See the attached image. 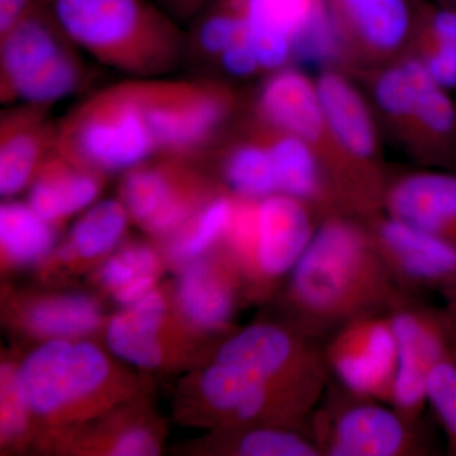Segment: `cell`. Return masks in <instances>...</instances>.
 Instances as JSON below:
<instances>
[{
	"instance_id": "1",
	"label": "cell",
	"mask_w": 456,
	"mask_h": 456,
	"mask_svg": "<svg viewBox=\"0 0 456 456\" xmlns=\"http://www.w3.org/2000/svg\"><path fill=\"white\" fill-rule=\"evenodd\" d=\"M410 298L375 250L364 221L344 216L320 222L284 292L289 325L318 341Z\"/></svg>"
},
{
	"instance_id": "2",
	"label": "cell",
	"mask_w": 456,
	"mask_h": 456,
	"mask_svg": "<svg viewBox=\"0 0 456 456\" xmlns=\"http://www.w3.org/2000/svg\"><path fill=\"white\" fill-rule=\"evenodd\" d=\"M56 22L84 53L134 79L178 68L188 37L150 0H44Z\"/></svg>"
},
{
	"instance_id": "3",
	"label": "cell",
	"mask_w": 456,
	"mask_h": 456,
	"mask_svg": "<svg viewBox=\"0 0 456 456\" xmlns=\"http://www.w3.org/2000/svg\"><path fill=\"white\" fill-rule=\"evenodd\" d=\"M380 131L422 167L456 171V103L415 56L356 74Z\"/></svg>"
},
{
	"instance_id": "4",
	"label": "cell",
	"mask_w": 456,
	"mask_h": 456,
	"mask_svg": "<svg viewBox=\"0 0 456 456\" xmlns=\"http://www.w3.org/2000/svg\"><path fill=\"white\" fill-rule=\"evenodd\" d=\"M253 118L305 140L325 173L338 215L370 217L383 212L384 191L356 173L332 139L318 97L316 80L288 66L268 74L255 97Z\"/></svg>"
},
{
	"instance_id": "5",
	"label": "cell",
	"mask_w": 456,
	"mask_h": 456,
	"mask_svg": "<svg viewBox=\"0 0 456 456\" xmlns=\"http://www.w3.org/2000/svg\"><path fill=\"white\" fill-rule=\"evenodd\" d=\"M82 50L56 22L44 0L0 37L3 104L50 107L88 82Z\"/></svg>"
},
{
	"instance_id": "6",
	"label": "cell",
	"mask_w": 456,
	"mask_h": 456,
	"mask_svg": "<svg viewBox=\"0 0 456 456\" xmlns=\"http://www.w3.org/2000/svg\"><path fill=\"white\" fill-rule=\"evenodd\" d=\"M55 150L104 175L156 158L134 79L98 90L57 121Z\"/></svg>"
},
{
	"instance_id": "7",
	"label": "cell",
	"mask_w": 456,
	"mask_h": 456,
	"mask_svg": "<svg viewBox=\"0 0 456 456\" xmlns=\"http://www.w3.org/2000/svg\"><path fill=\"white\" fill-rule=\"evenodd\" d=\"M320 222L307 204L287 194L237 198L224 245L235 260L242 287L259 297L272 293L301 259Z\"/></svg>"
},
{
	"instance_id": "8",
	"label": "cell",
	"mask_w": 456,
	"mask_h": 456,
	"mask_svg": "<svg viewBox=\"0 0 456 456\" xmlns=\"http://www.w3.org/2000/svg\"><path fill=\"white\" fill-rule=\"evenodd\" d=\"M134 82L158 156L202 154L239 112V94L226 83L161 77Z\"/></svg>"
},
{
	"instance_id": "9",
	"label": "cell",
	"mask_w": 456,
	"mask_h": 456,
	"mask_svg": "<svg viewBox=\"0 0 456 456\" xmlns=\"http://www.w3.org/2000/svg\"><path fill=\"white\" fill-rule=\"evenodd\" d=\"M345 392L346 395H335L322 408L318 404L311 415L310 436L322 456L430 454L419 422L391 404Z\"/></svg>"
},
{
	"instance_id": "10",
	"label": "cell",
	"mask_w": 456,
	"mask_h": 456,
	"mask_svg": "<svg viewBox=\"0 0 456 456\" xmlns=\"http://www.w3.org/2000/svg\"><path fill=\"white\" fill-rule=\"evenodd\" d=\"M215 360L244 368L281 391L317 403L331 377L321 341L289 323L260 322L246 327L221 345Z\"/></svg>"
},
{
	"instance_id": "11",
	"label": "cell",
	"mask_w": 456,
	"mask_h": 456,
	"mask_svg": "<svg viewBox=\"0 0 456 456\" xmlns=\"http://www.w3.org/2000/svg\"><path fill=\"white\" fill-rule=\"evenodd\" d=\"M422 0H325L338 66L355 75L408 55Z\"/></svg>"
},
{
	"instance_id": "12",
	"label": "cell",
	"mask_w": 456,
	"mask_h": 456,
	"mask_svg": "<svg viewBox=\"0 0 456 456\" xmlns=\"http://www.w3.org/2000/svg\"><path fill=\"white\" fill-rule=\"evenodd\" d=\"M191 159L158 156L126 171L119 193L141 227L152 235H174L221 187L206 178Z\"/></svg>"
},
{
	"instance_id": "13",
	"label": "cell",
	"mask_w": 456,
	"mask_h": 456,
	"mask_svg": "<svg viewBox=\"0 0 456 456\" xmlns=\"http://www.w3.org/2000/svg\"><path fill=\"white\" fill-rule=\"evenodd\" d=\"M398 369L392 406L413 422L428 406V378L437 365L456 362V342L445 310L413 301L399 303L389 311Z\"/></svg>"
},
{
	"instance_id": "14",
	"label": "cell",
	"mask_w": 456,
	"mask_h": 456,
	"mask_svg": "<svg viewBox=\"0 0 456 456\" xmlns=\"http://www.w3.org/2000/svg\"><path fill=\"white\" fill-rule=\"evenodd\" d=\"M322 347L330 373L341 387L392 406L398 351L389 312L365 314L345 323Z\"/></svg>"
},
{
	"instance_id": "15",
	"label": "cell",
	"mask_w": 456,
	"mask_h": 456,
	"mask_svg": "<svg viewBox=\"0 0 456 456\" xmlns=\"http://www.w3.org/2000/svg\"><path fill=\"white\" fill-rule=\"evenodd\" d=\"M110 367L103 351L89 342L53 338L20 367L33 413L51 416L89 398L106 384Z\"/></svg>"
},
{
	"instance_id": "16",
	"label": "cell",
	"mask_w": 456,
	"mask_h": 456,
	"mask_svg": "<svg viewBox=\"0 0 456 456\" xmlns=\"http://www.w3.org/2000/svg\"><path fill=\"white\" fill-rule=\"evenodd\" d=\"M318 97L332 139L345 160L371 185L386 191L380 127L367 94L340 66H323L316 79Z\"/></svg>"
},
{
	"instance_id": "17",
	"label": "cell",
	"mask_w": 456,
	"mask_h": 456,
	"mask_svg": "<svg viewBox=\"0 0 456 456\" xmlns=\"http://www.w3.org/2000/svg\"><path fill=\"white\" fill-rule=\"evenodd\" d=\"M371 241L395 283L413 296L419 289L456 284V248L428 231L386 212L364 218Z\"/></svg>"
},
{
	"instance_id": "18",
	"label": "cell",
	"mask_w": 456,
	"mask_h": 456,
	"mask_svg": "<svg viewBox=\"0 0 456 456\" xmlns=\"http://www.w3.org/2000/svg\"><path fill=\"white\" fill-rule=\"evenodd\" d=\"M383 212L456 248V171L422 167L389 174Z\"/></svg>"
},
{
	"instance_id": "19",
	"label": "cell",
	"mask_w": 456,
	"mask_h": 456,
	"mask_svg": "<svg viewBox=\"0 0 456 456\" xmlns=\"http://www.w3.org/2000/svg\"><path fill=\"white\" fill-rule=\"evenodd\" d=\"M50 107L16 104L0 118V194L17 196L31 185L56 146Z\"/></svg>"
},
{
	"instance_id": "20",
	"label": "cell",
	"mask_w": 456,
	"mask_h": 456,
	"mask_svg": "<svg viewBox=\"0 0 456 456\" xmlns=\"http://www.w3.org/2000/svg\"><path fill=\"white\" fill-rule=\"evenodd\" d=\"M241 288L235 260L222 242V250L215 257L191 261L180 275V310L200 330L224 329L232 317Z\"/></svg>"
},
{
	"instance_id": "21",
	"label": "cell",
	"mask_w": 456,
	"mask_h": 456,
	"mask_svg": "<svg viewBox=\"0 0 456 456\" xmlns=\"http://www.w3.org/2000/svg\"><path fill=\"white\" fill-rule=\"evenodd\" d=\"M272 155L278 193L307 204L321 221L338 216L325 173L312 147L296 134L274 130L251 119Z\"/></svg>"
},
{
	"instance_id": "22",
	"label": "cell",
	"mask_w": 456,
	"mask_h": 456,
	"mask_svg": "<svg viewBox=\"0 0 456 456\" xmlns=\"http://www.w3.org/2000/svg\"><path fill=\"white\" fill-rule=\"evenodd\" d=\"M103 184L104 174L75 164L53 150L29 185L28 204L56 224L94 204Z\"/></svg>"
},
{
	"instance_id": "23",
	"label": "cell",
	"mask_w": 456,
	"mask_h": 456,
	"mask_svg": "<svg viewBox=\"0 0 456 456\" xmlns=\"http://www.w3.org/2000/svg\"><path fill=\"white\" fill-rule=\"evenodd\" d=\"M167 311V302L160 293H147L110 320L108 347L117 358L136 367L158 368L164 360L160 331Z\"/></svg>"
},
{
	"instance_id": "24",
	"label": "cell",
	"mask_w": 456,
	"mask_h": 456,
	"mask_svg": "<svg viewBox=\"0 0 456 456\" xmlns=\"http://www.w3.org/2000/svg\"><path fill=\"white\" fill-rule=\"evenodd\" d=\"M411 55L443 88L456 92V11L435 0H422Z\"/></svg>"
},
{
	"instance_id": "25",
	"label": "cell",
	"mask_w": 456,
	"mask_h": 456,
	"mask_svg": "<svg viewBox=\"0 0 456 456\" xmlns=\"http://www.w3.org/2000/svg\"><path fill=\"white\" fill-rule=\"evenodd\" d=\"M220 170L224 187L236 197L261 200L278 193L272 155L251 126L241 139L224 147Z\"/></svg>"
},
{
	"instance_id": "26",
	"label": "cell",
	"mask_w": 456,
	"mask_h": 456,
	"mask_svg": "<svg viewBox=\"0 0 456 456\" xmlns=\"http://www.w3.org/2000/svg\"><path fill=\"white\" fill-rule=\"evenodd\" d=\"M55 240V224L28 203L5 202L0 207V242L3 253L13 263H36L53 250Z\"/></svg>"
},
{
	"instance_id": "27",
	"label": "cell",
	"mask_w": 456,
	"mask_h": 456,
	"mask_svg": "<svg viewBox=\"0 0 456 456\" xmlns=\"http://www.w3.org/2000/svg\"><path fill=\"white\" fill-rule=\"evenodd\" d=\"M131 216L122 200L92 204L74 224L68 244L59 251L62 259H93L112 250L125 235Z\"/></svg>"
},
{
	"instance_id": "28",
	"label": "cell",
	"mask_w": 456,
	"mask_h": 456,
	"mask_svg": "<svg viewBox=\"0 0 456 456\" xmlns=\"http://www.w3.org/2000/svg\"><path fill=\"white\" fill-rule=\"evenodd\" d=\"M237 198L226 187L218 189L196 215L174 233L176 239L171 245V255L180 261L194 260L222 244L235 215Z\"/></svg>"
},
{
	"instance_id": "29",
	"label": "cell",
	"mask_w": 456,
	"mask_h": 456,
	"mask_svg": "<svg viewBox=\"0 0 456 456\" xmlns=\"http://www.w3.org/2000/svg\"><path fill=\"white\" fill-rule=\"evenodd\" d=\"M101 320L98 303L82 294L44 299L32 305L26 314L28 329L36 335L50 338L89 334L97 329Z\"/></svg>"
},
{
	"instance_id": "30",
	"label": "cell",
	"mask_w": 456,
	"mask_h": 456,
	"mask_svg": "<svg viewBox=\"0 0 456 456\" xmlns=\"http://www.w3.org/2000/svg\"><path fill=\"white\" fill-rule=\"evenodd\" d=\"M245 18L251 32L297 38L326 13L325 0H230Z\"/></svg>"
},
{
	"instance_id": "31",
	"label": "cell",
	"mask_w": 456,
	"mask_h": 456,
	"mask_svg": "<svg viewBox=\"0 0 456 456\" xmlns=\"http://www.w3.org/2000/svg\"><path fill=\"white\" fill-rule=\"evenodd\" d=\"M159 272L160 260L155 250L146 245H132L104 263L101 281L117 302L130 305L154 290Z\"/></svg>"
},
{
	"instance_id": "32",
	"label": "cell",
	"mask_w": 456,
	"mask_h": 456,
	"mask_svg": "<svg viewBox=\"0 0 456 456\" xmlns=\"http://www.w3.org/2000/svg\"><path fill=\"white\" fill-rule=\"evenodd\" d=\"M236 431L227 448L239 456H322L310 435L279 426L230 428Z\"/></svg>"
},
{
	"instance_id": "33",
	"label": "cell",
	"mask_w": 456,
	"mask_h": 456,
	"mask_svg": "<svg viewBox=\"0 0 456 456\" xmlns=\"http://www.w3.org/2000/svg\"><path fill=\"white\" fill-rule=\"evenodd\" d=\"M246 33L245 18L230 2L218 0L198 20L191 44L204 59L215 61Z\"/></svg>"
},
{
	"instance_id": "34",
	"label": "cell",
	"mask_w": 456,
	"mask_h": 456,
	"mask_svg": "<svg viewBox=\"0 0 456 456\" xmlns=\"http://www.w3.org/2000/svg\"><path fill=\"white\" fill-rule=\"evenodd\" d=\"M0 431L2 440L17 439L26 431L29 408L23 388L20 368L3 364L0 370Z\"/></svg>"
},
{
	"instance_id": "35",
	"label": "cell",
	"mask_w": 456,
	"mask_h": 456,
	"mask_svg": "<svg viewBox=\"0 0 456 456\" xmlns=\"http://www.w3.org/2000/svg\"><path fill=\"white\" fill-rule=\"evenodd\" d=\"M428 404L439 417L449 452L456 456V362H441L432 370L428 384Z\"/></svg>"
},
{
	"instance_id": "36",
	"label": "cell",
	"mask_w": 456,
	"mask_h": 456,
	"mask_svg": "<svg viewBox=\"0 0 456 456\" xmlns=\"http://www.w3.org/2000/svg\"><path fill=\"white\" fill-rule=\"evenodd\" d=\"M216 62L228 77L235 79H251L264 74L257 57L246 38V33L244 37L231 45Z\"/></svg>"
},
{
	"instance_id": "37",
	"label": "cell",
	"mask_w": 456,
	"mask_h": 456,
	"mask_svg": "<svg viewBox=\"0 0 456 456\" xmlns=\"http://www.w3.org/2000/svg\"><path fill=\"white\" fill-rule=\"evenodd\" d=\"M159 454V444L154 435L142 428L122 432L114 441L110 455L146 456Z\"/></svg>"
},
{
	"instance_id": "38",
	"label": "cell",
	"mask_w": 456,
	"mask_h": 456,
	"mask_svg": "<svg viewBox=\"0 0 456 456\" xmlns=\"http://www.w3.org/2000/svg\"><path fill=\"white\" fill-rule=\"evenodd\" d=\"M36 3L37 0H0V37L16 27Z\"/></svg>"
},
{
	"instance_id": "39",
	"label": "cell",
	"mask_w": 456,
	"mask_h": 456,
	"mask_svg": "<svg viewBox=\"0 0 456 456\" xmlns=\"http://www.w3.org/2000/svg\"><path fill=\"white\" fill-rule=\"evenodd\" d=\"M160 7L174 20H187L200 13L209 0H158Z\"/></svg>"
},
{
	"instance_id": "40",
	"label": "cell",
	"mask_w": 456,
	"mask_h": 456,
	"mask_svg": "<svg viewBox=\"0 0 456 456\" xmlns=\"http://www.w3.org/2000/svg\"><path fill=\"white\" fill-rule=\"evenodd\" d=\"M445 296L446 305L444 310L446 312V316L449 318L450 325H452V334H454L456 342V284L452 287L446 288L443 290Z\"/></svg>"
},
{
	"instance_id": "41",
	"label": "cell",
	"mask_w": 456,
	"mask_h": 456,
	"mask_svg": "<svg viewBox=\"0 0 456 456\" xmlns=\"http://www.w3.org/2000/svg\"><path fill=\"white\" fill-rule=\"evenodd\" d=\"M435 2H439L441 4L448 5V7L455 9L456 11V0H435Z\"/></svg>"
}]
</instances>
